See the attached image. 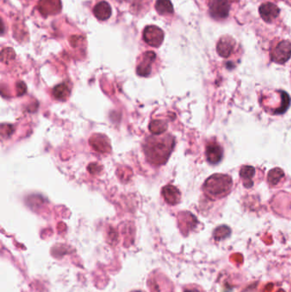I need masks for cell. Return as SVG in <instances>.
Returning a JSON list of instances; mask_svg holds the SVG:
<instances>
[{
    "label": "cell",
    "mask_w": 291,
    "mask_h": 292,
    "mask_svg": "<svg viewBox=\"0 0 291 292\" xmlns=\"http://www.w3.org/2000/svg\"><path fill=\"white\" fill-rule=\"evenodd\" d=\"M174 146V140L167 136L149 137L144 145V151L149 162L160 165L167 162Z\"/></svg>",
    "instance_id": "obj_1"
},
{
    "label": "cell",
    "mask_w": 291,
    "mask_h": 292,
    "mask_svg": "<svg viewBox=\"0 0 291 292\" xmlns=\"http://www.w3.org/2000/svg\"><path fill=\"white\" fill-rule=\"evenodd\" d=\"M233 180L229 175L216 174L210 176L203 185V191L211 198H221L229 194Z\"/></svg>",
    "instance_id": "obj_2"
},
{
    "label": "cell",
    "mask_w": 291,
    "mask_h": 292,
    "mask_svg": "<svg viewBox=\"0 0 291 292\" xmlns=\"http://www.w3.org/2000/svg\"><path fill=\"white\" fill-rule=\"evenodd\" d=\"M229 0H211L210 3V13L216 20H222L229 16Z\"/></svg>",
    "instance_id": "obj_3"
},
{
    "label": "cell",
    "mask_w": 291,
    "mask_h": 292,
    "mask_svg": "<svg viewBox=\"0 0 291 292\" xmlns=\"http://www.w3.org/2000/svg\"><path fill=\"white\" fill-rule=\"evenodd\" d=\"M291 57V43L287 40L278 43L272 52V61L280 64L287 62Z\"/></svg>",
    "instance_id": "obj_4"
},
{
    "label": "cell",
    "mask_w": 291,
    "mask_h": 292,
    "mask_svg": "<svg viewBox=\"0 0 291 292\" xmlns=\"http://www.w3.org/2000/svg\"><path fill=\"white\" fill-rule=\"evenodd\" d=\"M143 38L148 45L158 47L160 46L164 39V33L162 30L157 26H148L144 29Z\"/></svg>",
    "instance_id": "obj_5"
},
{
    "label": "cell",
    "mask_w": 291,
    "mask_h": 292,
    "mask_svg": "<svg viewBox=\"0 0 291 292\" xmlns=\"http://www.w3.org/2000/svg\"><path fill=\"white\" fill-rule=\"evenodd\" d=\"M236 46L235 40L230 36H224L217 44V52L222 58H229Z\"/></svg>",
    "instance_id": "obj_6"
},
{
    "label": "cell",
    "mask_w": 291,
    "mask_h": 292,
    "mask_svg": "<svg viewBox=\"0 0 291 292\" xmlns=\"http://www.w3.org/2000/svg\"><path fill=\"white\" fill-rule=\"evenodd\" d=\"M259 12H260L262 19L264 20L265 22L272 23L278 17L280 10L274 3H265L261 5L259 9Z\"/></svg>",
    "instance_id": "obj_7"
},
{
    "label": "cell",
    "mask_w": 291,
    "mask_h": 292,
    "mask_svg": "<svg viewBox=\"0 0 291 292\" xmlns=\"http://www.w3.org/2000/svg\"><path fill=\"white\" fill-rule=\"evenodd\" d=\"M156 59V54L154 52H148L144 53V58L142 62L137 65V73L140 76H148L151 75V66Z\"/></svg>",
    "instance_id": "obj_8"
},
{
    "label": "cell",
    "mask_w": 291,
    "mask_h": 292,
    "mask_svg": "<svg viewBox=\"0 0 291 292\" xmlns=\"http://www.w3.org/2000/svg\"><path fill=\"white\" fill-rule=\"evenodd\" d=\"M207 159L211 164L219 163L223 157V149L217 143L208 145L206 148Z\"/></svg>",
    "instance_id": "obj_9"
},
{
    "label": "cell",
    "mask_w": 291,
    "mask_h": 292,
    "mask_svg": "<svg viewBox=\"0 0 291 292\" xmlns=\"http://www.w3.org/2000/svg\"><path fill=\"white\" fill-rule=\"evenodd\" d=\"M162 196L165 201L171 205H175L180 202V192L175 186L167 185L162 189Z\"/></svg>",
    "instance_id": "obj_10"
},
{
    "label": "cell",
    "mask_w": 291,
    "mask_h": 292,
    "mask_svg": "<svg viewBox=\"0 0 291 292\" xmlns=\"http://www.w3.org/2000/svg\"><path fill=\"white\" fill-rule=\"evenodd\" d=\"M94 16L100 21H106L111 16V7L105 1H102L96 4L93 9Z\"/></svg>",
    "instance_id": "obj_11"
},
{
    "label": "cell",
    "mask_w": 291,
    "mask_h": 292,
    "mask_svg": "<svg viewBox=\"0 0 291 292\" xmlns=\"http://www.w3.org/2000/svg\"><path fill=\"white\" fill-rule=\"evenodd\" d=\"M255 169L252 166H244L240 170V176L243 180V185L246 188L252 187V178L255 176Z\"/></svg>",
    "instance_id": "obj_12"
},
{
    "label": "cell",
    "mask_w": 291,
    "mask_h": 292,
    "mask_svg": "<svg viewBox=\"0 0 291 292\" xmlns=\"http://www.w3.org/2000/svg\"><path fill=\"white\" fill-rule=\"evenodd\" d=\"M156 10L160 15H168L174 13V7L170 0H157Z\"/></svg>",
    "instance_id": "obj_13"
},
{
    "label": "cell",
    "mask_w": 291,
    "mask_h": 292,
    "mask_svg": "<svg viewBox=\"0 0 291 292\" xmlns=\"http://www.w3.org/2000/svg\"><path fill=\"white\" fill-rule=\"evenodd\" d=\"M285 174L284 171L279 168H275L269 172L267 175V180L270 185H275L279 183L282 178H284Z\"/></svg>",
    "instance_id": "obj_14"
},
{
    "label": "cell",
    "mask_w": 291,
    "mask_h": 292,
    "mask_svg": "<svg viewBox=\"0 0 291 292\" xmlns=\"http://www.w3.org/2000/svg\"><path fill=\"white\" fill-rule=\"evenodd\" d=\"M53 94L56 99H62L65 100L67 97L69 96V89L68 86L65 84H60L54 88Z\"/></svg>",
    "instance_id": "obj_15"
},
{
    "label": "cell",
    "mask_w": 291,
    "mask_h": 292,
    "mask_svg": "<svg viewBox=\"0 0 291 292\" xmlns=\"http://www.w3.org/2000/svg\"><path fill=\"white\" fill-rule=\"evenodd\" d=\"M155 127H157V129H155L153 131V133L159 135V134H161V133H164L167 130V124L163 122V121L157 120V121H153L151 124L150 129H152V128H155Z\"/></svg>",
    "instance_id": "obj_16"
},
{
    "label": "cell",
    "mask_w": 291,
    "mask_h": 292,
    "mask_svg": "<svg viewBox=\"0 0 291 292\" xmlns=\"http://www.w3.org/2000/svg\"><path fill=\"white\" fill-rule=\"evenodd\" d=\"M185 292H198V291H196V290L190 289V290H186V291H185Z\"/></svg>",
    "instance_id": "obj_17"
},
{
    "label": "cell",
    "mask_w": 291,
    "mask_h": 292,
    "mask_svg": "<svg viewBox=\"0 0 291 292\" xmlns=\"http://www.w3.org/2000/svg\"></svg>",
    "instance_id": "obj_18"
}]
</instances>
